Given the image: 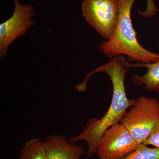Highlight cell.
I'll return each instance as SVG.
<instances>
[{"label": "cell", "mask_w": 159, "mask_h": 159, "mask_svg": "<svg viewBox=\"0 0 159 159\" xmlns=\"http://www.w3.org/2000/svg\"><path fill=\"white\" fill-rule=\"evenodd\" d=\"M129 63L126 62L122 55L112 57L108 62L97 67L89 72L84 77L83 82L87 84L89 78L95 73L103 72L110 78L113 86V96L108 110L101 118H91L86 124L82 132L68 140L70 143L75 144L84 141L88 146V157L97 153L99 141L106 131L113 125L119 123L127 110L134 105L136 99H129L125 92V75L130 68Z\"/></svg>", "instance_id": "cell-1"}, {"label": "cell", "mask_w": 159, "mask_h": 159, "mask_svg": "<svg viewBox=\"0 0 159 159\" xmlns=\"http://www.w3.org/2000/svg\"><path fill=\"white\" fill-rule=\"evenodd\" d=\"M135 0H119L120 11L116 25L111 37L100 43L99 48L107 57L125 55L131 61L143 64L159 60L158 54L150 52L138 41L131 17V11Z\"/></svg>", "instance_id": "cell-2"}, {"label": "cell", "mask_w": 159, "mask_h": 159, "mask_svg": "<svg viewBox=\"0 0 159 159\" xmlns=\"http://www.w3.org/2000/svg\"><path fill=\"white\" fill-rule=\"evenodd\" d=\"M159 120V100L142 96L126 111L120 123L139 145L149 137Z\"/></svg>", "instance_id": "cell-3"}, {"label": "cell", "mask_w": 159, "mask_h": 159, "mask_svg": "<svg viewBox=\"0 0 159 159\" xmlns=\"http://www.w3.org/2000/svg\"><path fill=\"white\" fill-rule=\"evenodd\" d=\"M81 6L86 21L100 36L108 39L119 19V0H83Z\"/></svg>", "instance_id": "cell-4"}, {"label": "cell", "mask_w": 159, "mask_h": 159, "mask_svg": "<svg viewBox=\"0 0 159 159\" xmlns=\"http://www.w3.org/2000/svg\"><path fill=\"white\" fill-rule=\"evenodd\" d=\"M15 3L13 14L9 19L0 24V59L6 57L9 45L15 39L28 32L29 28L36 24L32 20L34 8L29 4L21 5L18 0Z\"/></svg>", "instance_id": "cell-5"}, {"label": "cell", "mask_w": 159, "mask_h": 159, "mask_svg": "<svg viewBox=\"0 0 159 159\" xmlns=\"http://www.w3.org/2000/svg\"><path fill=\"white\" fill-rule=\"evenodd\" d=\"M139 145L129 131L119 123L102 135L97 153L100 159H121L131 153Z\"/></svg>", "instance_id": "cell-6"}, {"label": "cell", "mask_w": 159, "mask_h": 159, "mask_svg": "<svg viewBox=\"0 0 159 159\" xmlns=\"http://www.w3.org/2000/svg\"><path fill=\"white\" fill-rule=\"evenodd\" d=\"M48 159H81L82 146L70 143L63 136H49L44 141Z\"/></svg>", "instance_id": "cell-7"}, {"label": "cell", "mask_w": 159, "mask_h": 159, "mask_svg": "<svg viewBox=\"0 0 159 159\" xmlns=\"http://www.w3.org/2000/svg\"><path fill=\"white\" fill-rule=\"evenodd\" d=\"M133 67H145L147 69L146 74L143 76L134 74L131 77L134 84L138 86H145L146 89L152 92H159V60L149 63H138L133 65Z\"/></svg>", "instance_id": "cell-8"}, {"label": "cell", "mask_w": 159, "mask_h": 159, "mask_svg": "<svg viewBox=\"0 0 159 159\" xmlns=\"http://www.w3.org/2000/svg\"><path fill=\"white\" fill-rule=\"evenodd\" d=\"M19 159H48L44 142L39 138L27 141L21 149Z\"/></svg>", "instance_id": "cell-9"}, {"label": "cell", "mask_w": 159, "mask_h": 159, "mask_svg": "<svg viewBox=\"0 0 159 159\" xmlns=\"http://www.w3.org/2000/svg\"><path fill=\"white\" fill-rule=\"evenodd\" d=\"M121 159H159V148L139 144L131 153Z\"/></svg>", "instance_id": "cell-10"}, {"label": "cell", "mask_w": 159, "mask_h": 159, "mask_svg": "<svg viewBox=\"0 0 159 159\" xmlns=\"http://www.w3.org/2000/svg\"><path fill=\"white\" fill-rule=\"evenodd\" d=\"M142 144L146 145H151L159 148V120L149 137Z\"/></svg>", "instance_id": "cell-11"}, {"label": "cell", "mask_w": 159, "mask_h": 159, "mask_svg": "<svg viewBox=\"0 0 159 159\" xmlns=\"http://www.w3.org/2000/svg\"><path fill=\"white\" fill-rule=\"evenodd\" d=\"M158 11L153 0H147V6L145 11H138V12L142 17L148 18L153 16Z\"/></svg>", "instance_id": "cell-12"}, {"label": "cell", "mask_w": 159, "mask_h": 159, "mask_svg": "<svg viewBox=\"0 0 159 159\" xmlns=\"http://www.w3.org/2000/svg\"><path fill=\"white\" fill-rule=\"evenodd\" d=\"M158 55H159V54H158Z\"/></svg>", "instance_id": "cell-13"}]
</instances>
